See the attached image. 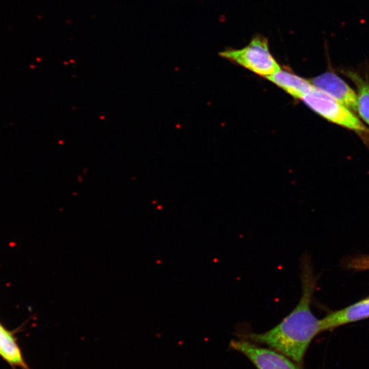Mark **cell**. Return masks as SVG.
<instances>
[{"instance_id":"6da1fadb","label":"cell","mask_w":369,"mask_h":369,"mask_svg":"<svg viewBox=\"0 0 369 369\" xmlns=\"http://www.w3.org/2000/svg\"><path fill=\"white\" fill-rule=\"evenodd\" d=\"M301 296L295 308L277 325L263 333L238 334L241 339L264 344L302 366L312 340L322 332L320 319L311 310L316 277L308 257L301 262Z\"/></svg>"},{"instance_id":"7a4b0ae2","label":"cell","mask_w":369,"mask_h":369,"mask_svg":"<svg viewBox=\"0 0 369 369\" xmlns=\"http://www.w3.org/2000/svg\"><path fill=\"white\" fill-rule=\"evenodd\" d=\"M219 55L262 77H268L281 68L269 51L268 39L260 34L242 49H227Z\"/></svg>"},{"instance_id":"3957f363","label":"cell","mask_w":369,"mask_h":369,"mask_svg":"<svg viewBox=\"0 0 369 369\" xmlns=\"http://www.w3.org/2000/svg\"><path fill=\"white\" fill-rule=\"evenodd\" d=\"M315 113L337 125L353 130L358 133L368 134L369 131L352 110L316 89L301 98Z\"/></svg>"},{"instance_id":"277c9868","label":"cell","mask_w":369,"mask_h":369,"mask_svg":"<svg viewBox=\"0 0 369 369\" xmlns=\"http://www.w3.org/2000/svg\"><path fill=\"white\" fill-rule=\"evenodd\" d=\"M229 346L245 355L257 369H302L284 355L244 339L232 340Z\"/></svg>"},{"instance_id":"5b68a950","label":"cell","mask_w":369,"mask_h":369,"mask_svg":"<svg viewBox=\"0 0 369 369\" xmlns=\"http://www.w3.org/2000/svg\"><path fill=\"white\" fill-rule=\"evenodd\" d=\"M318 90L357 112V94L332 70H327L310 80Z\"/></svg>"},{"instance_id":"8992f818","label":"cell","mask_w":369,"mask_h":369,"mask_svg":"<svg viewBox=\"0 0 369 369\" xmlns=\"http://www.w3.org/2000/svg\"><path fill=\"white\" fill-rule=\"evenodd\" d=\"M369 318V297L320 319L322 331Z\"/></svg>"},{"instance_id":"52a82bcc","label":"cell","mask_w":369,"mask_h":369,"mask_svg":"<svg viewBox=\"0 0 369 369\" xmlns=\"http://www.w3.org/2000/svg\"><path fill=\"white\" fill-rule=\"evenodd\" d=\"M266 78L297 98L301 99L303 96L312 91L314 88V85L310 81L303 79L288 70L280 68Z\"/></svg>"},{"instance_id":"ba28073f","label":"cell","mask_w":369,"mask_h":369,"mask_svg":"<svg viewBox=\"0 0 369 369\" xmlns=\"http://www.w3.org/2000/svg\"><path fill=\"white\" fill-rule=\"evenodd\" d=\"M0 357L11 365L29 369L14 334L1 322Z\"/></svg>"},{"instance_id":"9c48e42d","label":"cell","mask_w":369,"mask_h":369,"mask_svg":"<svg viewBox=\"0 0 369 369\" xmlns=\"http://www.w3.org/2000/svg\"><path fill=\"white\" fill-rule=\"evenodd\" d=\"M344 74L349 77L357 88V112L361 118L369 125V82L352 70H344Z\"/></svg>"},{"instance_id":"30bf717a","label":"cell","mask_w":369,"mask_h":369,"mask_svg":"<svg viewBox=\"0 0 369 369\" xmlns=\"http://www.w3.org/2000/svg\"><path fill=\"white\" fill-rule=\"evenodd\" d=\"M347 269L356 271L369 270V255L349 258L344 263Z\"/></svg>"}]
</instances>
